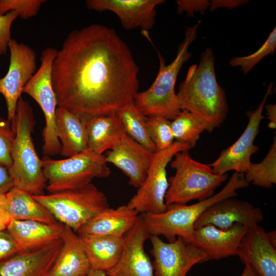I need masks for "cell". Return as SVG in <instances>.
Wrapping results in <instances>:
<instances>
[{
    "mask_svg": "<svg viewBox=\"0 0 276 276\" xmlns=\"http://www.w3.org/2000/svg\"><path fill=\"white\" fill-rule=\"evenodd\" d=\"M139 72L129 48L113 29L94 24L73 30L52 65L57 106L85 122L115 113L133 101Z\"/></svg>",
    "mask_w": 276,
    "mask_h": 276,
    "instance_id": "1",
    "label": "cell"
},
{
    "mask_svg": "<svg viewBox=\"0 0 276 276\" xmlns=\"http://www.w3.org/2000/svg\"><path fill=\"white\" fill-rule=\"evenodd\" d=\"M176 94L181 110L196 115L214 129L223 124L229 106L225 91L217 80L211 48L201 53L198 64L189 67Z\"/></svg>",
    "mask_w": 276,
    "mask_h": 276,
    "instance_id": "2",
    "label": "cell"
},
{
    "mask_svg": "<svg viewBox=\"0 0 276 276\" xmlns=\"http://www.w3.org/2000/svg\"><path fill=\"white\" fill-rule=\"evenodd\" d=\"M11 123L15 137L9 171L14 187L32 195L43 194L47 181L32 136L35 124L34 114L29 102L22 97L18 100Z\"/></svg>",
    "mask_w": 276,
    "mask_h": 276,
    "instance_id": "3",
    "label": "cell"
},
{
    "mask_svg": "<svg viewBox=\"0 0 276 276\" xmlns=\"http://www.w3.org/2000/svg\"><path fill=\"white\" fill-rule=\"evenodd\" d=\"M198 26L197 23L186 28L183 40L170 64H166L165 59L157 51L159 63L157 76L147 90L137 93L133 99L135 107L144 116H159L172 121L181 111L175 85L183 63L191 56L189 49L197 38Z\"/></svg>",
    "mask_w": 276,
    "mask_h": 276,
    "instance_id": "4",
    "label": "cell"
},
{
    "mask_svg": "<svg viewBox=\"0 0 276 276\" xmlns=\"http://www.w3.org/2000/svg\"><path fill=\"white\" fill-rule=\"evenodd\" d=\"M249 185L244 174L234 172L221 191L206 199L190 205L171 204L160 213L142 214L144 225L150 236H163L168 242L181 237L189 243L195 229L194 224L205 210L218 201L237 196V190L246 188Z\"/></svg>",
    "mask_w": 276,
    "mask_h": 276,
    "instance_id": "5",
    "label": "cell"
},
{
    "mask_svg": "<svg viewBox=\"0 0 276 276\" xmlns=\"http://www.w3.org/2000/svg\"><path fill=\"white\" fill-rule=\"evenodd\" d=\"M173 158L170 167L175 170V173L169 179L165 196L166 205L206 199L228 178L227 173L216 174L210 164L192 158L189 150L178 152Z\"/></svg>",
    "mask_w": 276,
    "mask_h": 276,
    "instance_id": "6",
    "label": "cell"
},
{
    "mask_svg": "<svg viewBox=\"0 0 276 276\" xmlns=\"http://www.w3.org/2000/svg\"><path fill=\"white\" fill-rule=\"evenodd\" d=\"M32 197L56 220L75 233L97 214L109 207L105 195L91 183L78 189Z\"/></svg>",
    "mask_w": 276,
    "mask_h": 276,
    "instance_id": "7",
    "label": "cell"
},
{
    "mask_svg": "<svg viewBox=\"0 0 276 276\" xmlns=\"http://www.w3.org/2000/svg\"><path fill=\"white\" fill-rule=\"evenodd\" d=\"M41 160L49 193L78 189L110 174L105 155L89 150L63 159L44 156Z\"/></svg>",
    "mask_w": 276,
    "mask_h": 276,
    "instance_id": "8",
    "label": "cell"
},
{
    "mask_svg": "<svg viewBox=\"0 0 276 276\" xmlns=\"http://www.w3.org/2000/svg\"><path fill=\"white\" fill-rule=\"evenodd\" d=\"M57 52L51 47L42 51L40 65L23 90L38 103L44 114L45 126L42 131V152L44 156L49 157L60 154L61 150L56 126L57 102L52 78V65Z\"/></svg>",
    "mask_w": 276,
    "mask_h": 276,
    "instance_id": "9",
    "label": "cell"
},
{
    "mask_svg": "<svg viewBox=\"0 0 276 276\" xmlns=\"http://www.w3.org/2000/svg\"><path fill=\"white\" fill-rule=\"evenodd\" d=\"M192 148L188 143L175 141L168 148L155 152L145 180L127 205L139 214L164 212L167 209L165 196L169 186L167 167L177 152Z\"/></svg>",
    "mask_w": 276,
    "mask_h": 276,
    "instance_id": "10",
    "label": "cell"
},
{
    "mask_svg": "<svg viewBox=\"0 0 276 276\" xmlns=\"http://www.w3.org/2000/svg\"><path fill=\"white\" fill-rule=\"evenodd\" d=\"M272 83L269 84L258 107L247 112L248 122L238 140L223 150L218 158L210 164L214 173L224 174L228 171H234L244 174L246 172L251 163V156L259 150V147L254 144V141L259 132L261 121L265 118L262 112L267 98L272 93Z\"/></svg>",
    "mask_w": 276,
    "mask_h": 276,
    "instance_id": "11",
    "label": "cell"
},
{
    "mask_svg": "<svg viewBox=\"0 0 276 276\" xmlns=\"http://www.w3.org/2000/svg\"><path fill=\"white\" fill-rule=\"evenodd\" d=\"M10 62L6 74L0 77V94L6 103L7 119L14 118L24 88L37 71V55L28 45L11 39L9 43Z\"/></svg>",
    "mask_w": 276,
    "mask_h": 276,
    "instance_id": "12",
    "label": "cell"
},
{
    "mask_svg": "<svg viewBox=\"0 0 276 276\" xmlns=\"http://www.w3.org/2000/svg\"><path fill=\"white\" fill-rule=\"evenodd\" d=\"M149 238L155 276H186L194 265L208 261L202 250L181 237L168 242L158 236H150Z\"/></svg>",
    "mask_w": 276,
    "mask_h": 276,
    "instance_id": "13",
    "label": "cell"
},
{
    "mask_svg": "<svg viewBox=\"0 0 276 276\" xmlns=\"http://www.w3.org/2000/svg\"><path fill=\"white\" fill-rule=\"evenodd\" d=\"M275 237V231L266 232L259 224L251 226L241 240L237 256L259 276H276Z\"/></svg>",
    "mask_w": 276,
    "mask_h": 276,
    "instance_id": "14",
    "label": "cell"
},
{
    "mask_svg": "<svg viewBox=\"0 0 276 276\" xmlns=\"http://www.w3.org/2000/svg\"><path fill=\"white\" fill-rule=\"evenodd\" d=\"M150 237L144 225L142 215L123 237L122 255L116 265L106 272L108 276H155L153 263L144 248Z\"/></svg>",
    "mask_w": 276,
    "mask_h": 276,
    "instance_id": "15",
    "label": "cell"
},
{
    "mask_svg": "<svg viewBox=\"0 0 276 276\" xmlns=\"http://www.w3.org/2000/svg\"><path fill=\"white\" fill-rule=\"evenodd\" d=\"M261 209L251 203L234 197L221 200L205 210L194 224V229L211 224L226 229L235 224L247 227L259 224L263 220Z\"/></svg>",
    "mask_w": 276,
    "mask_h": 276,
    "instance_id": "16",
    "label": "cell"
},
{
    "mask_svg": "<svg viewBox=\"0 0 276 276\" xmlns=\"http://www.w3.org/2000/svg\"><path fill=\"white\" fill-rule=\"evenodd\" d=\"M62 245L61 238L0 262V276H50Z\"/></svg>",
    "mask_w": 276,
    "mask_h": 276,
    "instance_id": "17",
    "label": "cell"
},
{
    "mask_svg": "<svg viewBox=\"0 0 276 276\" xmlns=\"http://www.w3.org/2000/svg\"><path fill=\"white\" fill-rule=\"evenodd\" d=\"M165 2L164 0H88L86 5L89 10L113 12L125 29L140 28L146 33L154 25L156 7Z\"/></svg>",
    "mask_w": 276,
    "mask_h": 276,
    "instance_id": "18",
    "label": "cell"
},
{
    "mask_svg": "<svg viewBox=\"0 0 276 276\" xmlns=\"http://www.w3.org/2000/svg\"><path fill=\"white\" fill-rule=\"evenodd\" d=\"M154 154L125 133L105 156L107 163L114 165L128 177L130 186L138 188L146 177Z\"/></svg>",
    "mask_w": 276,
    "mask_h": 276,
    "instance_id": "19",
    "label": "cell"
},
{
    "mask_svg": "<svg viewBox=\"0 0 276 276\" xmlns=\"http://www.w3.org/2000/svg\"><path fill=\"white\" fill-rule=\"evenodd\" d=\"M248 228L238 223L226 229L208 224L194 229L189 243L202 250L208 260L236 256Z\"/></svg>",
    "mask_w": 276,
    "mask_h": 276,
    "instance_id": "20",
    "label": "cell"
},
{
    "mask_svg": "<svg viewBox=\"0 0 276 276\" xmlns=\"http://www.w3.org/2000/svg\"><path fill=\"white\" fill-rule=\"evenodd\" d=\"M140 214L127 204L101 211L77 232L80 236L123 237L136 222Z\"/></svg>",
    "mask_w": 276,
    "mask_h": 276,
    "instance_id": "21",
    "label": "cell"
},
{
    "mask_svg": "<svg viewBox=\"0 0 276 276\" xmlns=\"http://www.w3.org/2000/svg\"><path fill=\"white\" fill-rule=\"evenodd\" d=\"M61 238L62 247L50 276H86L91 267L79 235L62 224Z\"/></svg>",
    "mask_w": 276,
    "mask_h": 276,
    "instance_id": "22",
    "label": "cell"
},
{
    "mask_svg": "<svg viewBox=\"0 0 276 276\" xmlns=\"http://www.w3.org/2000/svg\"><path fill=\"white\" fill-rule=\"evenodd\" d=\"M62 224L13 220L6 230L13 238L18 252L35 248L61 238Z\"/></svg>",
    "mask_w": 276,
    "mask_h": 276,
    "instance_id": "23",
    "label": "cell"
},
{
    "mask_svg": "<svg viewBox=\"0 0 276 276\" xmlns=\"http://www.w3.org/2000/svg\"><path fill=\"white\" fill-rule=\"evenodd\" d=\"M55 117L57 134L61 144L60 154L69 157L87 150L86 122L58 106Z\"/></svg>",
    "mask_w": 276,
    "mask_h": 276,
    "instance_id": "24",
    "label": "cell"
},
{
    "mask_svg": "<svg viewBox=\"0 0 276 276\" xmlns=\"http://www.w3.org/2000/svg\"><path fill=\"white\" fill-rule=\"evenodd\" d=\"M86 128L87 150L100 154L112 149L125 133L116 113L89 119Z\"/></svg>",
    "mask_w": 276,
    "mask_h": 276,
    "instance_id": "25",
    "label": "cell"
},
{
    "mask_svg": "<svg viewBox=\"0 0 276 276\" xmlns=\"http://www.w3.org/2000/svg\"><path fill=\"white\" fill-rule=\"evenodd\" d=\"M91 268L107 272L118 263L122 255L123 237L79 235Z\"/></svg>",
    "mask_w": 276,
    "mask_h": 276,
    "instance_id": "26",
    "label": "cell"
},
{
    "mask_svg": "<svg viewBox=\"0 0 276 276\" xmlns=\"http://www.w3.org/2000/svg\"><path fill=\"white\" fill-rule=\"evenodd\" d=\"M5 196L6 211L12 220L37 221L48 224L58 223L53 215L30 193L14 187Z\"/></svg>",
    "mask_w": 276,
    "mask_h": 276,
    "instance_id": "27",
    "label": "cell"
},
{
    "mask_svg": "<svg viewBox=\"0 0 276 276\" xmlns=\"http://www.w3.org/2000/svg\"><path fill=\"white\" fill-rule=\"evenodd\" d=\"M115 113L127 135L151 152L157 151L147 131V117L137 109L133 101L124 105Z\"/></svg>",
    "mask_w": 276,
    "mask_h": 276,
    "instance_id": "28",
    "label": "cell"
},
{
    "mask_svg": "<svg viewBox=\"0 0 276 276\" xmlns=\"http://www.w3.org/2000/svg\"><path fill=\"white\" fill-rule=\"evenodd\" d=\"M171 126L175 141L188 143L193 147L203 131L211 132L214 129L203 119L185 110L171 121Z\"/></svg>",
    "mask_w": 276,
    "mask_h": 276,
    "instance_id": "29",
    "label": "cell"
},
{
    "mask_svg": "<svg viewBox=\"0 0 276 276\" xmlns=\"http://www.w3.org/2000/svg\"><path fill=\"white\" fill-rule=\"evenodd\" d=\"M246 181L250 184L269 189L276 183V138L264 158L259 163H251L244 173Z\"/></svg>",
    "mask_w": 276,
    "mask_h": 276,
    "instance_id": "30",
    "label": "cell"
},
{
    "mask_svg": "<svg viewBox=\"0 0 276 276\" xmlns=\"http://www.w3.org/2000/svg\"><path fill=\"white\" fill-rule=\"evenodd\" d=\"M146 126L148 135L157 150L168 148L174 142L170 120L159 116L147 117Z\"/></svg>",
    "mask_w": 276,
    "mask_h": 276,
    "instance_id": "31",
    "label": "cell"
},
{
    "mask_svg": "<svg viewBox=\"0 0 276 276\" xmlns=\"http://www.w3.org/2000/svg\"><path fill=\"white\" fill-rule=\"evenodd\" d=\"M276 48V28L274 27L263 45L252 54L235 56L229 61L233 67L239 66L244 74H247L263 58L273 55Z\"/></svg>",
    "mask_w": 276,
    "mask_h": 276,
    "instance_id": "32",
    "label": "cell"
},
{
    "mask_svg": "<svg viewBox=\"0 0 276 276\" xmlns=\"http://www.w3.org/2000/svg\"><path fill=\"white\" fill-rule=\"evenodd\" d=\"M44 0H0V15L15 11L21 19L35 16Z\"/></svg>",
    "mask_w": 276,
    "mask_h": 276,
    "instance_id": "33",
    "label": "cell"
},
{
    "mask_svg": "<svg viewBox=\"0 0 276 276\" xmlns=\"http://www.w3.org/2000/svg\"><path fill=\"white\" fill-rule=\"evenodd\" d=\"M14 137L11 122L0 117V165L8 170L12 163L11 151Z\"/></svg>",
    "mask_w": 276,
    "mask_h": 276,
    "instance_id": "34",
    "label": "cell"
},
{
    "mask_svg": "<svg viewBox=\"0 0 276 276\" xmlns=\"http://www.w3.org/2000/svg\"><path fill=\"white\" fill-rule=\"evenodd\" d=\"M18 16L17 13L12 11L0 15V55L5 54L8 50L11 26Z\"/></svg>",
    "mask_w": 276,
    "mask_h": 276,
    "instance_id": "35",
    "label": "cell"
},
{
    "mask_svg": "<svg viewBox=\"0 0 276 276\" xmlns=\"http://www.w3.org/2000/svg\"><path fill=\"white\" fill-rule=\"evenodd\" d=\"M176 4L177 12L180 14L185 11L188 16H193L194 12L204 13L210 6V1L206 0H178Z\"/></svg>",
    "mask_w": 276,
    "mask_h": 276,
    "instance_id": "36",
    "label": "cell"
},
{
    "mask_svg": "<svg viewBox=\"0 0 276 276\" xmlns=\"http://www.w3.org/2000/svg\"><path fill=\"white\" fill-rule=\"evenodd\" d=\"M18 252L16 243L6 229L0 231V262Z\"/></svg>",
    "mask_w": 276,
    "mask_h": 276,
    "instance_id": "37",
    "label": "cell"
},
{
    "mask_svg": "<svg viewBox=\"0 0 276 276\" xmlns=\"http://www.w3.org/2000/svg\"><path fill=\"white\" fill-rule=\"evenodd\" d=\"M14 187V182L9 170L0 165V195L5 194Z\"/></svg>",
    "mask_w": 276,
    "mask_h": 276,
    "instance_id": "38",
    "label": "cell"
},
{
    "mask_svg": "<svg viewBox=\"0 0 276 276\" xmlns=\"http://www.w3.org/2000/svg\"><path fill=\"white\" fill-rule=\"evenodd\" d=\"M248 2L246 0H213L210 2V10L213 11L219 7L233 9Z\"/></svg>",
    "mask_w": 276,
    "mask_h": 276,
    "instance_id": "39",
    "label": "cell"
},
{
    "mask_svg": "<svg viewBox=\"0 0 276 276\" xmlns=\"http://www.w3.org/2000/svg\"><path fill=\"white\" fill-rule=\"evenodd\" d=\"M12 221L6 211L5 194L0 195V231L6 229Z\"/></svg>",
    "mask_w": 276,
    "mask_h": 276,
    "instance_id": "40",
    "label": "cell"
},
{
    "mask_svg": "<svg viewBox=\"0 0 276 276\" xmlns=\"http://www.w3.org/2000/svg\"><path fill=\"white\" fill-rule=\"evenodd\" d=\"M266 110L267 117L269 122L268 127L271 129H275L276 127V105L268 104L264 105Z\"/></svg>",
    "mask_w": 276,
    "mask_h": 276,
    "instance_id": "41",
    "label": "cell"
},
{
    "mask_svg": "<svg viewBox=\"0 0 276 276\" xmlns=\"http://www.w3.org/2000/svg\"><path fill=\"white\" fill-rule=\"evenodd\" d=\"M244 265L243 271L240 276H259L249 264L245 263Z\"/></svg>",
    "mask_w": 276,
    "mask_h": 276,
    "instance_id": "42",
    "label": "cell"
},
{
    "mask_svg": "<svg viewBox=\"0 0 276 276\" xmlns=\"http://www.w3.org/2000/svg\"><path fill=\"white\" fill-rule=\"evenodd\" d=\"M86 276H108L105 271L90 268Z\"/></svg>",
    "mask_w": 276,
    "mask_h": 276,
    "instance_id": "43",
    "label": "cell"
}]
</instances>
